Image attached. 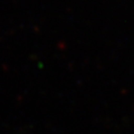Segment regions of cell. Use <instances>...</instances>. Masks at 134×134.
I'll return each instance as SVG.
<instances>
[]
</instances>
